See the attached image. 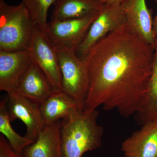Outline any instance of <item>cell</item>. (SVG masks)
Listing matches in <instances>:
<instances>
[{"instance_id": "1", "label": "cell", "mask_w": 157, "mask_h": 157, "mask_svg": "<svg viewBox=\"0 0 157 157\" xmlns=\"http://www.w3.org/2000/svg\"><path fill=\"white\" fill-rule=\"evenodd\" d=\"M155 47L124 25L91 48L82 59L87 77L84 109H115L128 118L144 101L151 76Z\"/></svg>"}, {"instance_id": "2", "label": "cell", "mask_w": 157, "mask_h": 157, "mask_svg": "<svg viewBox=\"0 0 157 157\" xmlns=\"http://www.w3.org/2000/svg\"><path fill=\"white\" fill-rule=\"evenodd\" d=\"M99 114L97 109H85L62 120L64 157H82L86 152L101 147L104 128L98 124Z\"/></svg>"}, {"instance_id": "3", "label": "cell", "mask_w": 157, "mask_h": 157, "mask_svg": "<svg viewBox=\"0 0 157 157\" xmlns=\"http://www.w3.org/2000/svg\"><path fill=\"white\" fill-rule=\"evenodd\" d=\"M35 25L23 4L0 0V50H28Z\"/></svg>"}, {"instance_id": "4", "label": "cell", "mask_w": 157, "mask_h": 157, "mask_svg": "<svg viewBox=\"0 0 157 157\" xmlns=\"http://www.w3.org/2000/svg\"><path fill=\"white\" fill-rule=\"evenodd\" d=\"M62 76V90L76 100L84 109L87 93V77L83 61L75 50L57 49Z\"/></svg>"}, {"instance_id": "5", "label": "cell", "mask_w": 157, "mask_h": 157, "mask_svg": "<svg viewBox=\"0 0 157 157\" xmlns=\"http://www.w3.org/2000/svg\"><path fill=\"white\" fill-rule=\"evenodd\" d=\"M28 50L53 89L62 90V76L58 50L45 32L35 25Z\"/></svg>"}, {"instance_id": "6", "label": "cell", "mask_w": 157, "mask_h": 157, "mask_svg": "<svg viewBox=\"0 0 157 157\" xmlns=\"http://www.w3.org/2000/svg\"><path fill=\"white\" fill-rule=\"evenodd\" d=\"M125 24V15L122 4H105L85 37L75 49V53L82 59L96 43Z\"/></svg>"}, {"instance_id": "7", "label": "cell", "mask_w": 157, "mask_h": 157, "mask_svg": "<svg viewBox=\"0 0 157 157\" xmlns=\"http://www.w3.org/2000/svg\"><path fill=\"white\" fill-rule=\"evenodd\" d=\"M101 11L81 18L51 20L44 32L57 49L75 50Z\"/></svg>"}, {"instance_id": "8", "label": "cell", "mask_w": 157, "mask_h": 157, "mask_svg": "<svg viewBox=\"0 0 157 157\" xmlns=\"http://www.w3.org/2000/svg\"><path fill=\"white\" fill-rule=\"evenodd\" d=\"M7 104L11 121L19 119L26 127L24 137L36 141L45 124L40 112L39 105L21 95L15 90L7 92Z\"/></svg>"}, {"instance_id": "9", "label": "cell", "mask_w": 157, "mask_h": 157, "mask_svg": "<svg viewBox=\"0 0 157 157\" xmlns=\"http://www.w3.org/2000/svg\"><path fill=\"white\" fill-rule=\"evenodd\" d=\"M33 62L29 50H0V90L7 93L15 90L20 79Z\"/></svg>"}, {"instance_id": "10", "label": "cell", "mask_w": 157, "mask_h": 157, "mask_svg": "<svg viewBox=\"0 0 157 157\" xmlns=\"http://www.w3.org/2000/svg\"><path fill=\"white\" fill-rule=\"evenodd\" d=\"M126 17V25L130 30L154 46L156 37L153 33L152 12L146 0H126L122 4Z\"/></svg>"}, {"instance_id": "11", "label": "cell", "mask_w": 157, "mask_h": 157, "mask_svg": "<svg viewBox=\"0 0 157 157\" xmlns=\"http://www.w3.org/2000/svg\"><path fill=\"white\" fill-rule=\"evenodd\" d=\"M125 157H157V121L141 126L121 144Z\"/></svg>"}, {"instance_id": "12", "label": "cell", "mask_w": 157, "mask_h": 157, "mask_svg": "<svg viewBox=\"0 0 157 157\" xmlns=\"http://www.w3.org/2000/svg\"><path fill=\"white\" fill-rule=\"evenodd\" d=\"M61 127V120L45 125L36 141L24 150L25 157H64Z\"/></svg>"}, {"instance_id": "13", "label": "cell", "mask_w": 157, "mask_h": 157, "mask_svg": "<svg viewBox=\"0 0 157 157\" xmlns=\"http://www.w3.org/2000/svg\"><path fill=\"white\" fill-rule=\"evenodd\" d=\"M39 108L45 125L70 117L83 109L76 100L56 89H53Z\"/></svg>"}, {"instance_id": "14", "label": "cell", "mask_w": 157, "mask_h": 157, "mask_svg": "<svg viewBox=\"0 0 157 157\" xmlns=\"http://www.w3.org/2000/svg\"><path fill=\"white\" fill-rule=\"evenodd\" d=\"M53 90L47 78L33 60L20 79L15 90L40 105Z\"/></svg>"}, {"instance_id": "15", "label": "cell", "mask_w": 157, "mask_h": 157, "mask_svg": "<svg viewBox=\"0 0 157 157\" xmlns=\"http://www.w3.org/2000/svg\"><path fill=\"white\" fill-rule=\"evenodd\" d=\"M104 5L101 0H56L51 20L81 18L96 14Z\"/></svg>"}, {"instance_id": "16", "label": "cell", "mask_w": 157, "mask_h": 157, "mask_svg": "<svg viewBox=\"0 0 157 157\" xmlns=\"http://www.w3.org/2000/svg\"><path fill=\"white\" fill-rule=\"evenodd\" d=\"M135 120L139 125L157 121V36L155 44L153 65L146 95L141 108L135 114Z\"/></svg>"}, {"instance_id": "17", "label": "cell", "mask_w": 157, "mask_h": 157, "mask_svg": "<svg viewBox=\"0 0 157 157\" xmlns=\"http://www.w3.org/2000/svg\"><path fill=\"white\" fill-rule=\"evenodd\" d=\"M0 132L8 140L12 148L20 154H23L24 149L35 141L20 136L11 127L7 98L0 102Z\"/></svg>"}, {"instance_id": "18", "label": "cell", "mask_w": 157, "mask_h": 157, "mask_svg": "<svg viewBox=\"0 0 157 157\" xmlns=\"http://www.w3.org/2000/svg\"><path fill=\"white\" fill-rule=\"evenodd\" d=\"M35 25L45 31L48 10L56 0H21Z\"/></svg>"}, {"instance_id": "19", "label": "cell", "mask_w": 157, "mask_h": 157, "mask_svg": "<svg viewBox=\"0 0 157 157\" xmlns=\"http://www.w3.org/2000/svg\"><path fill=\"white\" fill-rule=\"evenodd\" d=\"M0 157H25L23 154L17 152L12 148L8 140L0 135Z\"/></svg>"}, {"instance_id": "20", "label": "cell", "mask_w": 157, "mask_h": 157, "mask_svg": "<svg viewBox=\"0 0 157 157\" xmlns=\"http://www.w3.org/2000/svg\"><path fill=\"white\" fill-rule=\"evenodd\" d=\"M155 1L157 4V0H155ZM152 30L155 36H157V12L156 15L154 20L153 21V23Z\"/></svg>"}, {"instance_id": "21", "label": "cell", "mask_w": 157, "mask_h": 157, "mask_svg": "<svg viewBox=\"0 0 157 157\" xmlns=\"http://www.w3.org/2000/svg\"><path fill=\"white\" fill-rule=\"evenodd\" d=\"M104 4H122L126 0H101Z\"/></svg>"}]
</instances>
